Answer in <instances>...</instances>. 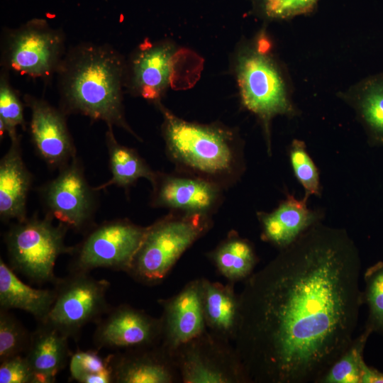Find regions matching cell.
Returning a JSON list of instances; mask_svg holds the SVG:
<instances>
[{"instance_id": "1", "label": "cell", "mask_w": 383, "mask_h": 383, "mask_svg": "<svg viewBox=\"0 0 383 383\" xmlns=\"http://www.w3.org/2000/svg\"><path fill=\"white\" fill-rule=\"evenodd\" d=\"M361 259L320 222L245 281L233 342L250 383L316 382L353 340Z\"/></svg>"}, {"instance_id": "2", "label": "cell", "mask_w": 383, "mask_h": 383, "mask_svg": "<svg viewBox=\"0 0 383 383\" xmlns=\"http://www.w3.org/2000/svg\"><path fill=\"white\" fill-rule=\"evenodd\" d=\"M126 62L107 44L82 43L67 50L57 72L60 109L123 128L138 140L124 114Z\"/></svg>"}, {"instance_id": "3", "label": "cell", "mask_w": 383, "mask_h": 383, "mask_svg": "<svg viewBox=\"0 0 383 383\" xmlns=\"http://www.w3.org/2000/svg\"><path fill=\"white\" fill-rule=\"evenodd\" d=\"M155 105L163 118L165 152L175 170L203 178L225 190L241 179L246 163L243 143L235 131L218 123L188 121L160 101Z\"/></svg>"}, {"instance_id": "4", "label": "cell", "mask_w": 383, "mask_h": 383, "mask_svg": "<svg viewBox=\"0 0 383 383\" xmlns=\"http://www.w3.org/2000/svg\"><path fill=\"white\" fill-rule=\"evenodd\" d=\"M212 217L169 211L148 226L126 273L145 285L160 284L181 256L213 227Z\"/></svg>"}, {"instance_id": "5", "label": "cell", "mask_w": 383, "mask_h": 383, "mask_svg": "<svg viewBox=\"0 0 383 383\" xmlns=\"http://www.w3.org/2000/svg\"><path fill=\"white\" fill-rule=\"evenodd\" d=\"M235 72L243 106L263 126L266 151L272 154L270 123L277 116H292L293 106L282 74L265 46L242 49L237 55Z\"/></svg>"}, {"instance_id": "6", "label": "cell", "mask_w": 383, "mask_h": 383, "mask_svg": "<svg viewBox=\"0 0 383 383\" xmlns=\"http://www.w3.org/2000/svg\"><path fill=\"white\" fill-rule=\"evenodd\" d=\"M53 221L46 215H34L16 221L4 235L9 266L37 284H54L58 279L54 271L57 259L73 251L74 247L65 244L69 228Z\"/></svg>"}, {"instance_id": "7", "label": "cell", "mask_w": 383, "mask_h": 383, "mask_svg": "<svg viewBox=\"0 0 383 383\" xmlns=\"http://www.w3.org/2000/svg\"><path fill=\"white\" fill-rule=\"evenodd\" d=\"M66 53L62 31L42 18H34L9 30L1 52V66L33 78L45 80L57 74Z\"/></svg>"}, {"instance_id": "8", "label": "cell", "mask_w": 383, "mask_h": 383, "mask_svg": "<svg viewBox=\"0 0 383 383\" xmlns=\"http://www.w3.org/2000/svg\"><path fill=\"white\" fill-rule=\"evenodd\" d=\"M55 299L48 323L69 338L77 339L89 323H97L110 309L106 293L110 282L89 272H70L54 284Z\"/></svg>"}, {"instance_id": "9", "label": "cell", "mask_w": 383, "mask_h": 383, "mask_svg": "<svg viewBox=\"0 0 383 383\" xmlns=\"http://www.w3.org/2000/svg\"><path fill=\"white\" fill-rule=\"evenodd\" d=\"M171 356L180 382L250 383L235 346L207 329Z\"/></svg>"}, {"instance_id": "10", "label": "cell", "mask_w": 383, "mask_h": 383, "mask_svg": "<svg viewBox=\"0 0 383 383\" xmlns=\"http://www.w3.org/2000/svg\"><path fill=\"white\" fill-rule=\"evenodd\" d=\"M128 219L94 226L74 247L70 272H89L106 268L127 272L147 231Z\"/></svg>"}, {"instance_id": "11", "label": "cell", "mask_w": 383, "mask_h": 383, "mask_svg": "<svg viewBox=\"0 0 383 383\" xmlns=\"http://www.w3.org/2000/svg\"><path fill=\"white\" fill-rule=\"evenodd\" d=\"M84 173L76 157L60 169L57 176L40 189L45 215L76 232L93 225L97 206V192Z\"/></svg>"}, {"instance_id": "12", "label": "cell", "mask_w": 383, "mask_h": 383, "mask_svg": "<svg viewBox=\"0 0 383 383\" xmlns=\"http://www.w3.org/2000/svg\"><path fill=\"white\" fill-rule=\"evenodd\" d=\"M150 204L172 212L212 216L223 201L225 189L203 178L175 170L156 172Z\"/></svg>"}, {"instance_id": "13", "label": "cell", "mask_w": 383, "mask_h": 383, "mask_svg": "<svg viewBox=\"0 0 383 383\" xmlns=\"http://www.w3.org/2000/svg\"><path fill=\"white\" fill-rule=\"evenodd\" d=\"M162 323L160 318L128 304L111 307L96 323L93 342L97 350L102 348L131 350L160 343Z\"/></svg>"}, {"instance_id": "14", "label": "cell", "mask_w": 383, "mask_h": 383, "mask_svg": "<svg viewBox=\"0 0 383 383\" xmlns=\"http://www.w3.org/2000/svg\"><path fill=\"white\" fill-rule=\"evenodd\" d=\"M30 111V135L37 154L49 167L60 169L77 157L65 113L44 99L24 95Z\"/></svg>"}, {"instance_id": "15", "label": "cell", "mask_w": 383, "mask_h": 383, "mask_svg": "<svg viewBox=\"0 0 383 383\" xmlns=\"http://www.w3.org/2000/svg\"><path fill=\"white\" fill-rule=\"evenodd\" d=\"M175 49L169 43H144L126 63L124 87L134 95L160 102L170 86Z\"/></svg>"}, {"instance_id": "16", "label": "cell", "mask_w": 383, "mask_h": 383, "mask_svg": "<svg viewBox=\"0 0 383 383\" xmlns=\"http://www.w3.org/2000/svg\"><path fill=\"white\" fill-rule=\"evenodd\" d=\"M162 333L160 345L170 355L207 328L203 315L200 278L189 282L177 294L160 299Z\"/></svg>"}, {"instance_id": "17", "label": "cell", "mask_w": 383, "mask_h": 383, "mask_svg": "<svg viewBox=\"0 0 383 383\" xmlns=\"http://www.w3.org/2000/svg\"><path fill=\"white\" fill-rule=\"evenodd\" d=\"M308 199H299L287 194L271 211H257L261 239L282 250L294 243L305 232L322 222V210L308 206Z\"/></svg>"}, {"instance_id": "18", "label": "cell", "mask_w": 383, "mask_h": 383, "mask_svg": "<svg viewBox=\"0 0 383 383\" xmlns=\"http://www.w3.org/2000/svg\"><path fill=\"white\" fill-rule=\"evenodd\" d=\"M113 382L174 383L180 382L172 356L160 344L110 354Z\"/></svg>"}, {"instance_id": "19", "label": "cell", "mask_w": 383, "mask_h": 383, "mask_svg": "<svg viewBox=\"0 0 383 383\" xmlns=\"http://www.w3.org/2000/svg\"><path fill=\"white\" fill-rule=\"evenodd\" d=\"M32 182V174L22 157L21 138L11 140L10 148L0 161L1 221H23L28 218L26 204Z\"/></svg>"}, {"instance_id": "20", "label": "cell", "mask_w": 383, "mask_h": 383, "mask_svg": "<svg viewBox=\"0 0 383 383\" xmlns=\"http://www.w3.org/2000/svg\"><path fill=\"white\" fill-rule=\"evenodd\" d=\"M201 300L208 331L229 342H234L240 324V297L234 284H222L200 278Z\"/></svg>"}, {"instance_id": "21", "label": "cell", "mask_w": 383, "mask_h": 383, "mask_svg": "<svg viewBox=\"0 0 383 383\" xmlns=\"http://www.w3.org/2000/svg\"><path fill=\"white\" fill-rule=\"evenodd\" d=\"M69 338L48 323H38L31 333L25 357L31 367L35 383H52L72 356Z\"/></svg>"}, {"instance_id": "22", "label": "cell", "mask_w": 383, "mask_h": 383, "mask_svg": "<svg viewBox=\"0 0 383 383\" xmlns=\"http://www.w3.org/2000/svg\"><path fill=\"white\" fill-rule=\"evenodd\" d=\"M55 299V290L35 289L22 282L0 258V309H20L38 323L46 321Z\"/></svg>"}, {"instance_id": "23", "label": "cell", "mask_w": 383, "mask_h": 383, "mask_svg": "<svg viewBox=\"0 0 383 383\" xmlns=\"http://www.w3.org/2000/svg\"><path fill=\"white\" fill-rule=\"evenodd\" d=\"M206 256L218 272L228 282L246 280L258 262L253 244L231 230Z\"/></svg>"}, {"instance_id": "24", "label": "cell", "mask_w": 383, "mask_h": 383, "mask_svg": "<svg viewBox=\"0 0 383 383\" xmlns=\"http://www.w3.org/2000/svg\"><path fill=\"white\" fill-rule=\"evenodd\" d=\"M111 178L95 187L99 191L116 185L128 190L139 179L145 178L151 184L157 171H154L133 148L120 144L115 138L113 126L107 125L105 135Z\"/></svg>"}, {"instance_id": "25", "label": "cell", "mask_w": 383, "mask_h": 383, "mask_svg": "<svg viewBox=\"0 0 383 383\" xmlns=\"http://www.w3.org/2000/svg\"><path fill=\"white\" fill-rule=\"evenodd\" d=\"M350 104L368 144L383 148V73L365 79L355 91Z\"/></svg>"}, {"instance_id": "26", "label": "cell", "mask_w": 383, "mask_h": 383, "mask_svg": "<svg viewBox=\"0 0 383 383\" xmlns=\"http://www.w3.org/2000/svg\"><path fill=\"white\" fill-rule=\"evenodd\" d=\"M372 333L370 329L365 327L363 332L353 338L316 383H361L364 350Z\"/></svg>"}, {"instance_id": "27", "label": "cell", "mask_w": 383, "mask_h": 383, "mask_svg": "<svg viewBox=\"0 0 383 383\" xmlns=\"http://www.w3.org/2000/svg\"><path fill=\"white\" fill-rule=\"evenodd\" d=\"M69 370L71 379L79 383L113 382L110 355L102 357L97 351L78 350L72 354Z\"/></svg>"}, {"instance_id": "28", "label": "cell", "mask_w": 383, "mask_h": 383, "mask_svg": "<svg viewBox=\"0 0 383 383\" xmlns=\"http://www.w3.org/2000/svg\"><path fill=\"white\" fill-rule=\"evenodd\" d=\"M26 128L23 104L11 85L8 70L4 69L0 76V135L6 133L11 140L20 138L17 127Z\"/></svg>"}, {"instance_id": "29", "label": "cell", "mask_w": 383, "mask_h": 383, "mask_svg": "<svg viewBox=\"0 0 383 383\" xmlns=\"http://www.w3.org/2000/svg\"><path fill=\"white\" fill-rule=\"evenodd\" d=\"M288 156L294 174L304 190V197L320 196L322 192L320 174L310 156L306 143L294 139L288 148Z\"/></svg>"}, {"instance_id": "30", "label": "cell", "mask_w": 383, "mask_h": 383, "mask_svg": "<svg viewBox=\"0 0 383 383\" xmlns=\"http://www.w3.org/2000/svg\"><path fill=\"white\" fill-rule=\"evenodd\" d=\"M364 280L363 303L368 312L365 327L383 335V261L368 267Z\"/></svg>"}, {"instance_id": "31", "label": "cell", "mask_w": 383, "mask_h": 383, "mask_svg": "<svg viewBox=\"0 0 383 383\" xmlns=\"http://www.w3.org/2000/svg\"><path fill=\"white\" fill-rule=\"evenodd\" d=\"M31 333L8 310L0 309V362L26 353Z\"/></svg>"}, {"instance_id": "32", "label": "cell", "mask_w": 383, "mask_h": 383, "mask_svg": "<svg viewBox=\"0 0 383 383\" xmlns=\"http://www.w3.org/2000/svg\"><path fill=\"white\" fill-rule=\"evenodd\" d=\"M0 362V383H35L25 355H16Z\"/></svg>"}, {"instance_id": "33", "label": "cell", "mask_w": 383, "mask_h": 383, "mask_svg": "<svg viewBox=\"0 0 383 383\" xmlns=\"http://www.w3.org/2000/svg\"><path fill=\"white\" fill-rule=\"evenodd\" d=\"M265 13L273 18H284L310 10L317 0H259Z\"/></svg>"}, {"instance_id": "34", "label": "cell", "mask_w": 383, "mask_h": 383, "mask_svg": "<svg viewBox=\"0 0 383 383\" xmlns=\"http://www.w3.org/2000/svg\"><path fill=\"white\" fill-rule=\"evenodd\" d=\"M361 383H383V372L365 363L362 366Z\"/></svg>"}]
</instances>
